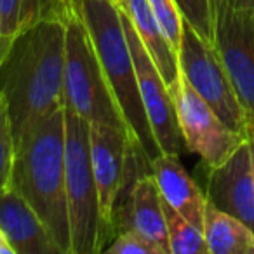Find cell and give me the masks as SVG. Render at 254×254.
<instances>
[{"mask_svg": "<svg viewBox=\"0 0 254 254\" xmlns=\"http://www.w3.org/2000/svg\"><path fill=\"white\" fill-rule=\"evenodd\" d=\"M66 16L47 18L16 37L0 66V91L11 113L16 143L44 115L64 105Z\"/></svg>", "mask_w": 254, "mask_h": 254, "instance_id": "1", "label": "cell"}, {"mask_svg": "<svg viewBox=\"0 0 254 254\" xmlns=\"http://www.w3.org/2000/svg\"><path fill=\"white\" fill-rule=\"evenodd\" d=\"M14 188L39 214L61 254H70L64 173V105L35 122L16 143Z\"/></svg>", "mask_w": 254, "mask_h": 254, "instance_id": "2", "label": "cell"}, {"mask_svg": "<svg viewBox=\"0 0 254 254\" xmlns=\"http://www.w3.org/2000/svg\"><path fill=\"white\" fill-rule=\"evenodd\" d=\"M70 2L91 35L103 73L119 106L132 145L145 157L146 162L152 164V160L157 159L162 150L157 145L139 94L134 60L122 21V7L115 0Z\"/></svg>", "mask_w": 254, "mask_h": 254, "instance_id": "3", "label": "cell"}, {"mask_svg": "<svg viewBox=\"0 0 254 254\" xmlns=\"http://www.w3.org/2000/svg\"><path fill=\"white\" fill-rule=\"evenodd\" d=\"M64 173L70 218V254L103 253L112 240L99 212V197L91 164L89 122L64 106Z\"/></svg>", "mask_w": 254, "mask_h": 254, "instance_id": "4", "label": "cell"}, {"mask_svg": "<svg viewBox=\"0 0 254 254\" xmlns=\"http://www.w3.org/2000/svg\"><path fill=\"white\" fill-rule=\"evenodd\" d=\"M64 106L89 124H110L127 131L103 73L91 35L71 2L66 14Z\"/></svg>", "mask_w": 254, "mask_h": 254, "instance_id": "5", "label": "cell"}, {"mask_svg": "<svg viewBox=\"0 0 254 254\" xmlns=\"http://www.w3.org/2000/svg\"><path fill=\"white\" fill-rule=\"evenodd\" d=\"M212 47L232 78L247 122H254V0H212Z\"/></svg>", "mask_w": 254, "mask_h": 254, "instance_id": "6", "label": "cell"}, {"mask_svg": "<svg viewBox=\"0 0 254 254\" xmlns=\"http://www.w3.org/2000/svg\"><path fill=\"white\" fill-rule=\"evenodd\" d=\"M180 71L197 94L233 131L246 136L247 115L240 98L212 44L205 42L187 21L178 49Z\"/></svg>", "mask_w": 254, "mask_h": 254, "instance_id": "7", "label": "cell"}, {"mask_svg": "<svg viewBox=\"0 0 254 254\" xmlns=\"http://www.w3.org/2000/svg\"><path fill=\"white\" fill-rule=\"evenodd\" d=\"M169 91L185 146L188 152L197 153L205 167L221 166L246 143V136L230 129L181 71Z\"/></svg>", "mask_w": 254, "mask_h": 254, "instance_id": "8", "label": "cell"}, {"mask_svg": "<svg viewBox=\"0 0 254 254\" xmlns=\"http://www.w3.org/2000/svg\"><path fill=\"white\" fill-rule=\"evenodd\" d=\"M91 164L99 197V212L110 235H115V207L131 176L136 148L129 132L110 124H89Z\"/></svg>", "mask_w": 254, "mask_h": 254, "instance_id": "9", "label": "cell"}, {"mask_svg": "<svg viewBox=\"0 0 254 254\" xmlns=\"http://www.w3.org/2000/svg\"><path fill=\"white\" fill-rule=\"evenodd\" d=\"M122 21L127 33V40H129V47H131L132 60H134L139 94H141L143 106H145L152 131L155 134L157 145L160 146L162 153H178L180 155L183 150H187V146H185L183 136H181L180 126H178L176 110H174L169 85L164 80L162 73L153 63L146 47L143 46L129 16L124 11Z\"/></svg>", "mask_w": 254, "mask_h": 254, "instance_id": "10", "label": "cell"}, {"mask_svg": "<svg viewBox=\"0 0 254 254\" xmlns=\"http://www.w3.org/2000/svg\"><path fill=\"white\" fill-rule=\"evenodd\" d=\"M126 188V204L115 209V233L122 228H136L159 244L166 254H171L162 195L150 171V164L138 150L134 152L132 171Z\"/></svg>", "mask_w": 254, "mask_h": 254, "instance_id": "11", "label": "cell"}, {"mask_svg": "<svg viewBox=\"0 0 254 254\" xmlns=\"http://www.w3.org/2000/svg\"><path fill=\"white\" fill-rule=\"evenodd\" d=\"M205 198L254 230V178L247 139L226 162L207 167Z\"/></svg>", "mask_w": 254, "mask_h": 254, "instance_id": "12", "label": "cell"}, {"mask_svg": "<svg viewBox=\"0 0 254 254\" xmlns=\"http://www.w3.org/2000/svg\"><path fill=\"white\" fill-rule=\"evenodd\" d=\"M0 228L16 254H61L42 219L14 187L0 193Z\"/></svg>", "mask_w": 254, "mask_h": 254, "instance_id": "13", "label": "cell"}, {"mask_svg": "<svg viewBox=\"0 0 254 254\" xmlns=\"http://www.w3.org/2000/svg\"><path fill=\"white\" fill-rule=\"evenodd\" d=\"M162 198L193 225L204 230L207 198L193 178L187 173L178 153H160L150 164Z\"/></svg>", "mask_w": 254, "mask_h": 254, "instance_id": "14", "label": "cell"}, {"mask_svg": "<svg viewBox=\"0 0 254 254\" xmlns=\"http://www.w3.org/2000/svg\"><path fill=\"white\" fill-rule=\"evenodd\" d=\"M122 11L129 16L143 46L146 47L153 63L157 64L159 71L162 73L164 80L167 82V85H173L180 77L178 53L171 46L169 39L164 33L160 23L157 21L148 2L146 0H127L126 7Z\"/></svg>", "mask_w": 254, "mask_h": 254, "instance_id": "15", "label": "cell"}, {"mask_svg": "<svg viewBox=\"0 0 254 254\" xmlns=\"http://www.w3.org/2000/svg\"><path fill=\"white\" fill-rule=\"evenodd\" d=\"M204 237L209 254H254V230L207 200Z\"/></svg>", "mask_w": 254, "mask_h": 254, "instance_id": "16", "label": "cell"}, {"mask_svg": "<svg viewBox=\"0 0 254 254\" xmlns=\"http://www.w3.org/2000/svg\"><path fill=\"white\" fill-rule=\"evenodd\" d=\"M164 214H166L171 254H209L204 230L200 226L190 223L166 200H164Z\"/></svg>", "mask_w": 254, "mask_h": 254, "instance_id": "17", "label": "cell"}, {"mask_svg": "<svg viewBox=\"0 0 254 254\" xmlns=\"http://www.w3.org/2000/svg\"><path fill=\"white\" fill-rule=\"evenodd\" d=\"M16 138L12 131L11 113L4 92L0 91V193L14 187Z\"/></svg>", "mask_w": 254, "mask_h": 254, "instance_id": "18", "label": "cell"}, {"mask_svg": "<svg viewBox=\"0 0 254 254\" xmlns=\"http://www.w3.org/2000/svg\"><path fill=\"white\" fill-rule=\"evenodd\" d=\"M183 19L205 40H214V9L212 0H174Z\"/></svg>", "mask_w": 254, "mask_h": 254, "instance_id": "19", "label": "cell"}, {"mask_svg": "<svg viewBox=\"0 0 254 254\" xmlns=\"http://www.w3.org/2000/svg\"><path fill=\"white\" fill-rule=\"evenodd\" d=\"M106 254H166L152 239L136 228H122L113 235L112 244L105 247Z\"/></svg>", "mask_w": 254, "mask_h": 254, "instance_id": "20", "label": "cell"}, {"mask_svg": "<svg viewBox=\"0 0 254 254\" xmlns=\"http://www.w3.org/2000/svg\"><path fill=\"white\" fill-rule=\"evenodd\" d=\"M148 5L152 7L153 14H155L157 21L160 23L164 33L169 39L171 46L176 49H180L181 44V35H183V16H181L180 9H178L174 0H146Z\"/></svg>", "mask_w": 254, "mask_h": 254, "instance_id": "21", "label": "cell"}, {"mask_svg": "<svg viewBox=\"0 0 254 254\" xmlns=\"http://www.w3.org/2000/svg\"><path fill=\"white\" fill-rule=\"evenodd\" d=\"M25 0H0V12H2V28L11 39L21 33V14Z\"/></svg>", "mask_w": 254, "mask_h": 254, "instance_id": "22", "label": "cell"}, {"mask_svg": "<svg viewBox=\"0 0 254 254\" xmlns=\"http://www.w3.org/2000/svg\"><path fill=\"white\" fill-rule=\"evenodd\" d=\"M14 40L16 39H11V37H7L4 33V28H2V12H0V66L4 64V61H5V58H7Z\"/></svg>", "mask_w": 254, "mask_h": 254, "instance_id": "23", "label": "cell"}, {"mask_svg": "<svg viewBox=\"0 0 254 254\" xmlns=\"http://www.w3.org/2000/svg\"><path fill=\"white\" fill-rule=\"evenodd\" d=\"M246 139L251 153V166H253V178H254V122H247L246 127Z\"/></svg>", "mask_w": 254, "mask_h": 254, "instance_id": "24", "label": "cell"}, {"mask_svg": "<svg viewBox=\"0 0 254 254\" xmlns=\"http://www.w3.org/2000/svg\"><path fill=\"white\" fill-rule=\"evenodd\" d=\"M0 254H16L14 246L11 244V240L7 239L5 232L0 228Z\"/></svg>", "mask_w": 254, "mask_h": 254, "instance_id": "25", "label": "cell"}, {"mask_svg": "<svg viewBox=\"0 0 254 254\" xmlns=\"http://www.w3.org/2000/svg\"><path fill=\"white\" fill-rule=\"evenodd\" d=\"M115 2H117V4H119L120 5V7H126V2H127V0H115Z\"/></svg>", "mask_w": 254, "mask_h": 254, "instance_id": "26", "label": "cell"}]
</instances>
